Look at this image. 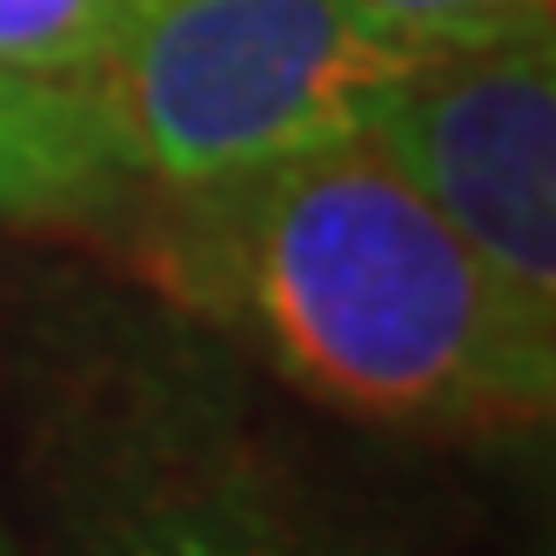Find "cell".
Instances as JSON below:
<instances>
[{"instance_id":"4","label":"cell","mask_w":556,"mask_h":556,"mask_svg":"<svg viewBox=\"0 0 556 556\" xmlns=\"http://www.w3.org/2000/svg\"><path fill=\"white\" fill-rule=\"evenodd\" d=\"M128 181L81 88L0 74V222L101 215Z\"/></svg>"},{"instance_id":"8","label":"cell","mask_w":556,"mask_h":556,"mask_svg":"<svg viewBox=\"0 0 556 556\" xmlns=\"http://www.w3.org/2000/svg\"><path fill=\"white\" fill-rule=\"evenodd\" d=\"M0 556H8V543H0Z\"/></svg>"},{"instance_id":"6","label":"cell","mask_w":556,"mask_h":556,"mask_svg":"<svg viewBox=\"0 0 556 556\" xmlns=\"http://www.w3.org/2000/svg\"><path fill=\"white\" fill-rule=\"evenodd\" d=\"M108 556H302L262 516L215 503V496H168L141 503L108 530Z\"/></svg>"},{"instance_id":"5","label":"cell","mask_w":556,"mask_h":556,"mask_svg":"<svg viewBox=\"0 0 556 556\" xmlns=\"http://www.w3.org/2000/svg\"><path fill=\"white\" fill-rule=\"evenodd\" d=\"M128 0H0V74L81 88Z\"/></svg>"},{"instance_id":"2","label":"cell","mask_w":556,"mask_h":556,"mask_svg":"<svg viewBox=\"0 0 556 556\" xmlns=\"http://www.w3.org/2000/svg\"><path fill=\"white\" fill-rule=\"evenodd\" d=\"M409 61L342 0H128L81 94L128 175L188 194L369 135Z\"/></svg>"},{"instance_id":"7","label":"cell","mask_w":556,"mask_h":556,"mask_svg":"<svg viewBox=\"0 0 556 556\" xmlns=\"http://www.w3.org/2000/svg\"><path fill=\"white\" fill-rule=\"evenodd\" d=\"M395 48H483L549 27V0H342Z\"/></svg>"},{"instance_id":"3","label":"cell","mask_w":556,"mask_h":556,"mask_svg":"<svg viewBox=\"0 0 556 556\" xmlns=\"http://www.w3.org/2000/svg\"><path fill=\"white\" fill-rule=\"evenodd\" d=\"M369 141L490 262L530 315L556 323V54L549 27L483 48H416Z\"/></svg>"},{"instance_id":"1","label":"cell","mask_w":556,"mask_h":556,"mask_svg":"<svg viewBox=\"0 0 556 556\" xmlns=\"http://www.w3.org/2000/svg\"><path fill=\"white\" fill-rule=\"evenodd\" d=\"M168 268L355 422L523 435L549 416L556 323L496 282L369 135L175 194Z\"/></svg>"}]
</instances>
